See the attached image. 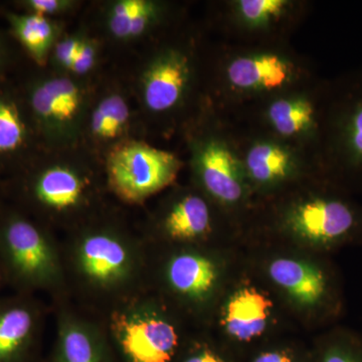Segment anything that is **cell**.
<instances>
[{
	"instance_id": "277c9868",
	"label": "cell",
	"mask_w": 362,
	"mask_h": 362,
	"mask_svg": "<svg viewBox=\"0 0 362 362\" xmlns=\"http://www.w3.org/2000/svg\"><path fill=\"white\" fill-rule=\"evenodd\" d=\"M169 307L147 291L103 317L120 362H175L182 349Z\"/></svg>"
},
{
	"instance_id": "f546056e",
	"label": "cell",
	"mask_w": 362,
	"mask_h": 362,
	"mask_svg": "<svg viewBox=\"0 0 362 362\" xmlns=\"http://www.w3.org/2000/svg\"><path fill=\"white\" fill-rule=\"evenodd\" d=\"M75 4L71 0H26L23 6L28 13L49 18L52 16L66 13Z\"/></svg>"
},
{
	"instance_id": "d4e9b609",
	"label": "cell",
	"mask_w": 362,
	"mask_h": 362,
	"mask_svg": "<svg viewBox=\"0 0 362 362\" xmlns=\"http://www.w3.org/2000/svg\"><path fill=\"white\" fill-rule=\"evenodd\" d=\"M158 8L156 2L150 0H118L111 4L107 18L130 20Z\"/></svg>"
},
{
	"instance_id": "4dcf8cb0",
	"label": "cell",
	"mask_w": 362,
	"mask_h": 362,
	"mask_svg": "<svg viewBox=\"0 0 362 362\" xmlns=\"http://www.w3.org/2000/svg\"><path fill=\"white\" fill-rule=\"evenodd\" d=\"M251 362H298L291 352L284 349H272L259 352Z\"/></svg>"
},
{
	"instance_id": "9a60e30c",
	"label": "cell",
	"mask_w": 362,
	"mask_h": 362,
	"mask_svg": "<svg viewBox=\"0 0 362 362\" xmlns=\"http://www.w3.org/2000/svg\"><path fill=\"white\" fill-rule=\"evenodd\" d=\"M269 275L276 285L302 306L322 304L329 294L325 273L318 267L299 259H274L269 266Z\"/></svg>"
},
{
	"instance_id": "7a4b0ae2",
	"label": "cell",
	"mask_w": 362,
	"mask_h": 362,
	"mask_svg": "<svg viewBox=\"0 0 362 362\" xmlns=\"http://www.w3.org/2000/svg\"><path fill=\"white\" fill-rule=\"evenodd\" d=\"M0 268L13 293L68 296L58 233L21 209L0 211Z\"/></svg>"
},
{
	"instance_id": "9c48e42d",
	"label": "cell",
	"mask_w": 362,
	"mask_h": 362,
	"mask_svg": "<svg viewBox=\"0 0 362 362\" xmlns=\"http://www.w3.org/2000/svg\"><path fill=\"white\" fill-rule=\"evenodd\" d=\"M30 104L45 137L65 144L76 139L84 123L88 93L74 78H45L32 88Z\"/></svg>"
},
{
	"instance_id": "4fadbf2b",
	"label": "cell",
	"mask_w": 362,
	"mask_h": 362,
	"mask_svg": "<svg viewBox=\"0 0 362 362\" xmlns=\"http://www.w3.org/2000/svg\"><path fill=\"white\" fill-rule=\"evenodd\" d=\"M195 175L207 194L223 204H235L244 194L242 168L232 150L216 139L204 140L194 151Z\"/></svg>"
},
{
	"instance_id": "4316f807",
	"label": "cell",
	"mask_w": 362,
	"mask_h": 362,
	"mask_svg": "<svg viewBox=\"0 0 362 362\" xmlns=\"http://www.w3.org/2000/svg\"><path fill=\"white\" fill-rule=\"evenodd\" d=\"M175 362H228L225 357L204 342H192L182 346Z\"/></svg>"
},
{
	"instance_id": "8992f818",
	"label": "cell",
	"mask_w": 362,
	"mask_h": 362,
	"mask_svg": "<svg viewBox=\"0 0 362 362\" xmlns=\"http://www.w3.org/2000/svg\"><path fill=\"white\" fill-rule=\"evenodd\" d=\"M164 255L156 257L149 249L148 291L162 301L170 298L185 308H201L218 285L216 262L194 246L173 247Z\"/></svg>"
},
{
	"instance_id": "d6986e66",
	"label": "cell",
	"mask_w": 362,
	"mask_h": 362,
	"mask_svg": "<svg viewBox=\"0 0 362 362\" xmlns=\"http://www.w3.org/2000/svg\"><path fill=\"white\" fill-rule=\"evenodd\" d=\"M129 122L130 108L126 100L121 95L109 94L100 100L90 113V134L96 141H120Z\"/></svg>"
},
{
	"instance_id": "2e32d148",
	"label": "cell",
	"mask_w": 362,
	"mask_h": 362,
	"mask_svg": "<svg viewBox=\"0 0 362 362\" xmlns=\"http://www.w3.org/2000/svg\"><path fill=\"white\" fill-rule=\"evenodd\" d=\"M272 302L255 288H243L228 300L221 324L226 333L239 342H250L263 334Z\"/></svg>"
},
{
	"instance_id": "7402d4cb",
	"label": "cell",
	"mask_w": 362,
	"mask_h": 362,
	"mask_svg": "<svg viewBox=\"0 0 362 362\" xmlns=\"http://www.w3.org/2000/svg\"><path fill=\"white\" fill-rule=\"evenodd\" d=\"M26 127L18 107L0 98V153H11L23 146Z\"/></svg>"
},
{
	"instance_id": "3957f363",
	"label": "cell",
	"mask_w": 362,
	"mask_h": 362,
	"mask_svg": "<svg viewBox=\"0 0 362 362\" xmlns=\"http://www.w3.org/2000/svg\"><path fill=\"white\" fill-rule=\"evenodd\" d=\"M21 197L30 216L63 235L104 213L99 180L70 163L35 170L21 185Z\"/></svg>"
},
{
	"instance_id": "5bb4252c",
	"label": "cell",
	"mask_w": 362,
	"mask_h": 362,
	"mask_svg": "<svg viewBox=\"0 0 362 362\" xmlns=\"http://www.w3.org/2000/svg\"><path fill=\"white\" fill-rule=\"evenodd\" d=\"M190 68L185 54L162 52L146 66L141 78L143 103L149 111L162 113L175 108L189 83Z\"/></svg>"
},
{
	"instance_id": "1f68e13d",
	"label": "cell",
	"mask_w": 362,
	"mask_h": 362,
	"mask_svg": "<svg viewBox=\"0 0 362 362\" xmlns=\"http://www.w3.org/2000/svg\"><path fill=\"white\" fill-rule=\"evenodd\" d=\"M7 287L6 278H4V273H2L1 268H0V290Z\"/></svg>"
},
{
	"instance_id": "44dd1931",
	"label": "cell",
	"mask_w": 362,
	"mask_h": 362,
	"mask_svg": "<svg viewBox=\"0 0 362 362\" xmlns=\"http://www.w3.org/2000/svg\"><path fill=\"white\" fill-rule=\"evenodd\" d=\"M269 120L283 136H294L314 125L315 109L304 99H280L269 108Z\"/></svg>"
},
{
	"instance_id": "ffe728a7",
	"label": "cell",
	"mask_w": 362,
	"mask_h": 362,
	"mask_svg": "<svg viewBox=\"0 0 362 362\" xmlns=\"http://www.w3.org/2000/svg\"><path fill=\"white\" fill-rule=\"evenodd\" d=\"M293 158L287 149L271 142H259L247 152V173L262 185L284 180L291 173Z\"/></svg>"
},
{
	"instance_id": "ba28073f",
	"label": "cell",
	"mask_w": 362,
	"mask_h": 362,
	"mask_svg": "<svg viewBox=\"0 0 362 362\" xmlns=\"http://www.w3.org/2000/svg\"><path fill=\"white\" fill-rule=\"evenodd\" d=\"M51 307L35 295L0 297V362H42Z\"/></svg>"
},
{
	"instance_id": "30bf717a",
	"label": "cell",
	"mask_w": 362,
	"mask_h": 362,
	"mask_svg": "<svg viewBox=\"0 0 362 362\" xmlns=\"http://www.w3.org/2000/svg\"><path fill=\"white\" fill-rule=\"evenodd\" d=\"M287 225L301 239L331 247L349 240L361 230L362 211L340 197H314L292 209Z\"/></svg>"
},
{
	"instance_id": "6da1fadb",
	"label": "cell",
	"mask_w": 362,
	"mask_h": 362,
	"mask_svg": "<svg viewBox=\"0 0 362 362\" xmlns=\"http://www.w3.org/2000/svg\"><path fill=\"white\" fill-rule=\"evenodd\" d=\"M66 293L102 317L148 291L149 247L141 233L102 213L62 235Z\"/></svg>"
},
{
	"instance_id": "f1b7e54d",
	"label": "cell",
	"mask_w": 362,
	"mask_h": 362,
	"mask_svg": "<svg viewBox=\"0 0 362 362\" xmlns=\"http://www.w3.org/2000/svg\"><path fill=\"white\" fill-rule=\"evenodd\" d=\"M317 362H362V351L347 343H333L321 352Z\"/></svg>"
},
{
	"instance_id": "603a6c76",
	"label": "cell",
	"mask_w": 362,
	"mask_h": 362,
	"mask_svg": "<svg viewBox=\"0 0 362 362\" xmlns=\"http://www.w3.org/2000/svg\"><path fill=\"white\" fill-rule=\"evenodd\" d=\"M287 4L284 0H242L239 9L250 25H262L279 18L284 13Z\"/></svg>"
},
{
	"instance_id": "52a82bcc",
	"label": "cell",
	"mask_w": 362,
	"mask_h": 362,
	"mask_svg": "<svg viewBox=\"0 0 362 362\" xmlns=\"http://www.w3.org/2000/svg\"><path fill=\"white\" fill-rule=\"evenodd\" d=\"M56 333L47 362H120L102 317L68 296L51 302Z\"/></svg>"
},
{
	"instance_id": "e0dca14e",
	"label": "cell",
	"mask_w": 362,
	"mask_h": 362,
	"mask_svg": "<svg viewBox=\"0 0 362 362\" xmlns=\"http://www.w3.org/2000/svg\"><path fill=\"white\" fill-rule=\"evenodd\" d=\"M291 66L274 54L240 57L228 68V78L240 90L278 89L289 80Z\"/></svg>"
},
{
	"instance_id": "ac0fdd59",
	"label": "cell",
	"mask_w": 362,
	"mask_h": 362,
	"mask_svg": "<svg viewBox=\"0 0 362 362\" xmlns=\"http://www.w3.org/2000/svg\"><path fill=\"white\" fill-rule=\"evenodd\" d=\"M14 35L39 65H44L58 39V26L45 16L35 13L11 14L8 18Z\"/></svg>"
},
{
	"instance_id": "8fae6325",
	"label": "cell",
	"mask_w": 362,
	"mask_h": 362,
	"mask_svg": "<svg viewBox=\"0 0 362 362\" xmlns=\"http://www.w3.org/2000/svg\"><path fill=\"white\" fill-rule=\"evenodd\" d=\"M211 232L209 204L202 195L187 192L175 197L141 235L149 247H178L204 242Z\"/></svg>"
},
{
	"instance_id": "cb8c5ba5",
	"label": "cell",
	"mask_w": 362,
	"mask_h": 362,
	"mask_svg": "<svg viewBox=\"0 0 362 362\" xmlns=\"http://www.w3.org/2000/svg\"><path fill=\"white\" fill-rule=\"evenodd\" d=\"M158 16L159 8L130 20L107 18V28L109 33L117 40H136L148 32L152 25L156 23Z\"/></svg>"
},
{
	"instance_id": "7c38bea8",
	"label": "cell",
	"mask_w": 362,
	"mask_h": 362,
	"mask_svg": "<svg viewBox=\"0 0 362 362\" xmlns=\"http://www.w3.org/2000/svg\"><path fill=\"white\" fill-rule=\"evenodd\" d=\"M329 122V158L338 169L362 177V75L345 84Z\"/></svg>"
},
{
	"instance_id": "484cf974",
	"label": "cell",
	"mask_w": 362,
	"mask_h": 362,
	"mask_svg": "<svg viewBox=\"0 0 362 362\" xmlns=\"http://www.w3.org/2000/svg\"><path fill=\"white\" fill-rule=\"evenodd\" d=\"M85 39L81 35H71L58 40L52 52L56 65L64 70L70 71L71 64L84 44Z\"/></svg>"
},
{
	"instance_id": "83f0119b",
	"label": "cell",
	"mask_w": 362,
	"mask_h": 362,
	"mask_svg": "<svg viewBox=\"0 0 362 362\" xmlns=\"http://www.w3.org/2000/svg\"><path fill=\"white\" fill-rule=\"evenodd\" d=\"M98 45L94 40L86 37L84 44L78 52L77 57L74 59L70 68V73L73 76H85L89 74L96 66L98 61Z\"/></svg>"
},
{
	"instance_id": "5b68a950",
	"label": "cell",
	"mask_w": 362,
	"mask_h": 362,
	"mask_svg": "<svg viewBox=\"0 0 362 362\" xmlns=\"http://www.w3.org/2000/svg\"><path fill=\"white\" fill-rule=\"evenodd\" d=\"M181 166L170 152L144 142L116 143L106 160L107 189L119 201L139 206L175 180Z\"/></svg>"
}]
</instances>
